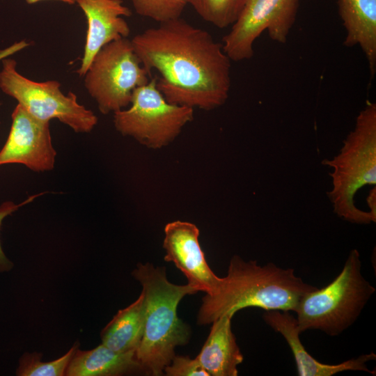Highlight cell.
Here are the masks:
<instances>
[{
  "instance_id": "22",
  "label": "cell",
  "mask_w": 376,
  "mask_h": 376,
  "mask_svg": "<svg viewBox=\"0 0 376 376\" xmlns=\"http://www.w3.org/2000/svg\"><path fill=\"white\" fill-rule=\"evenodd\" d=\"M42 194L32 195L25 201L19 204H15L12 201H6L0 205V229L3 219L10 215L12 213L17 210L21 206L31 203L36 198L40 196ZM14 267L13 262L5 254L0 240V272H8Z\"/></svg>"
},
{
  "instance_id": "21",
  "label": "cell",
  "mask_w": 376,
  "mask_h": 376,
  "mask_svg": "<svg viewBox=\"0 0 376 376\" xmlns=\"http://www.w3.org/2000/svg\"><path fill=\"white\" fill-rule=\"evenodd\" d=\"M168 376H210L197 359L175 355L164 369Z\"/></svg>"
},
{
  "instance_id": "2",
  "label": "cell",
  "mask_w": 376,
  "mask_h": 376,
  "mask_svg": "<svg viewBox=\"0 0 376 376\" xmlns=\"http://www.w3.org/2000/svg\"><path fill=\"white\" fill-rule=\"evenodd\" d=\"M316 288L297 276L292 268L273 263L261 266L235 255L217 290L203 298L197 322L212 324L224 314L234 315L247 307L295 311L301 298Z\"/></svg>"
},
{
  "instance_id": "24",
  "label": "cell",
  "mask_w": 376,
  "mask_h": 376,
  "mask_svg": "<svg viewBox=\"0 0 376 376\" xmlns=\"http://www.w3.org/2000/svg\"><path fill=\"white\" fill-rule=\"evenodd\" d=\"M367 204L368 205L369 212L375 217H376V187L374 186L369 191L368 196L366 198Z\"/></svg>"
},
{
  "instance_id": "12",
  "label": "cell",
  "mask_w": 376,
  "mask_h": 376,
  "mask_svg": "<svg viewBox=\"0 0 376 376\" xmlns=\"http://www.w3.org/2000/svg\"><path fill=\"white\" fill-rule=\"evenodd\" d=\"M76 3L87 22L84 54L77 70L84 77L102 47L130 35V29L124 17L131 16L132 12L122 0H76Z\"/></svg>"
},
{
  "instance_id": "3",
  "label": "cell",
  "mask_w": 376,
  "mask_h": 376,
  "mask_svg": "<svg viewBox=\"0 0 376 376\" xmlns=\"http://www.w3.org/2000/svg\"><path fill=\"white\" fill-rule=\"evenodd\" d=\"M133 276L142 286L144 297L143 336L135 357L144 370L152 375H162L175 354L177 346L186 345L190 330L178 316L180 300L198 290L190 285L171 283L164 267L139 263Z\"/></svg>"
},
{
  "instance_id": "16",
  "label": "cell",
  "mask_w": 376,
  "mask_h": 376,
  "mask_svg": "<svg viewBox=\"0 0 376 376\" xmlns=\"http://www.w3.org/2000/svg\"><path fill=\"white\" fill-rule=\"evenodd\" d=\"M141 369L135 352H116L103 344L75 352L65 371L67 376H117Z\"/></svg>"
},
{
  "instance_id": "6",
  "label": "cell",
  "mask_w": 376,
  "mask_h": 376,
  "mask_svg": "<svg viewBox=\"0 0 376 376\" xmlns=\"http://www.w3.org/2000/svg\"><path fill=\"white\" fill-rule=\"evenodd\" d=\"M130 107L113 113V125L151 149L173 142L194 119V109L169 102L157 87V77L133 91Z\"/></svg>"
},
{
  "instance_id": "17",
  "label": "cell",
  "mask_w": 376,
  "mask_h": 376,
  "mask_svg": "<svg viewBox=\"0 0 376 376\" xmlns=\"http://www.w3.org/2000/svg\"><path fill=\"white\" fill-rule=\"evenodd\" d=\"M144 297L121 309L102 330V344L116 352H136L141 342L144 325Z\"/></svg>"
},
{
  "instance_id": "20",
  "label": "cell",
  "mask_w": 376,
  "mask_h": 376,
  "mask_svg": "<svg viewBox=\"0 0 376 376\" xmlns=\"http://www.w3.org/2000/svg\"><path fill=\"white\" fill-rule=\"evenodd\" d=\"M136 13L157 22L180 17L187 0H130Z\"/></svg>"
},
{
  "instance_id": "15",
  "label": "cell",
  "mask_w": 376,
  "mask_h": 376,
  "mask_svg": "<svg viewBox=\"0 0 376 376\" xmlns=\"http://www.w3.org/2000/svg\"><path fill=\"white\" fill-rule=\"evenodd\" d=\"M339 15L346 30L344 45H359L368 62L370 75L376 71V0H338Z\"/></svg>"
},
{
  "instance_id": "26",
  "label": "cell",
  "mask_w": 376,
  "mask_h": 376,
  "mask_svg": "<svg viewBox=\"0 0 376 376\" xmlns=\"http://www.w3.org/2000/svg\"><path fill=\"white\" fill-rule=\"evenodd\" d=\"M0 105H1V103H0Z\"/></svg>"
},
{
  "instance_id": "14",
  "label": "cell",
  "mask_w": 376,
  "mask_h": 376,
  "mask_svg": "<svg viewBox=\"0 0 376 376\" xmlns=\"http://www.w3.org/2000/svg\"><path fill=\"white\" fill-rule=\"evenodd\" d=\"M233 315L224 314L212 322L206 341L196 359L210 376H237L244 359L231 329Z\"/></svg>"
},
{
  "instance_id": "23",
  "label": "cell",
  "mask_w": 376,
  "mask_h": 376,
  "mask_svg": "<svg viewBox=\"0 0 376 376\" xmlns=\"http://www.w3.org/2000/svg\"><path fill=\"white\" fill-rule=\"evenodd\" d=\"M29 45L30 43H29L26 40H21L13 43L10 46L2 50H0V61H2L3 58L10 57L11 55L24 49Z\"/></svg>"
},
{
  "instance_id": "18",
  "label": "cell",
  "mask_w": 376,
  "mask_h": 376,
  "mask_svg": "<svg viewBox=\"0 0 376 376\" xmlns=\"http://www.w3.org/2000/svg\"><path fill=\"white\" fill-rule=\"evenodd\" d=\"M76 342L62 357L50 361H42L40 352H25L19 359L16 375L18 376H63L68 364L79 348Z\"/></svg>"
},
{
  "instance_id": "9",
  "label": "cell",
  "mask_w": 376,
  "mask_h": 376,
  "mask_svg": "<svg viewBox=\"0 0 376 376\" xmlns=\"http://www.w3.org/2000/svg\"><path fill=\"white\" fill-rule=\"evenodd\" d=\"M299 5V0H244L237 19L222 40L224 51L231 61L250 59L255 40L266 30L272 40L285 43Z\"/></svg>"
},
{
  "instance_id": "7",
  "label": "cell",
  "mask_w": 376,
  "mask_h": 376,
  "mask_svg": "<svg viewBox=\"0 0 376 376\" xmlns=\"http://www.w3.org/2000/svg\"><path fill=\"white\" fill-rule=\"evenodd\" d=\"M131 40L121 38L104 47L94 56L84 75V86L102 114L125 109L133 91L150 80Z\"/></svg>"
},
{
  "instance_id": "8",
  "label": "cell",
  "mask_w": 376,
  "mask_h": 376,
  "mask_svg": "<svg viewBox=\"0 0 376 376\" xmlns=\"http://www.w3.org/2000/svg\"><path fill=\"white\" fill-rule=\"evenodd\" d=\"M1 61L0 90L33 117L45 122L57 119L77 133H88L97 125L95 113L79 104L72 92L64 94L58 81H33L17 72L14 59L8 57Z\"/></svg>"
},
{
  "instance_id": "4",
  "label": "cell",
  "mask_w": 376,
  "mask_h": 376,
  "mask_svg": "<svg viewBox=\"0 0 376 376\" xmlns=\"http://www.w3.org/2000/svg\"><path fill=\"white\" fill-rule=\"evenodd\" d=\"M322 164L329 166L331 189L327 192L334 212L357 224L375 223L376 217L357 207L354 196L366 185H376V104L368 102L339 152Z\"/></svg>"
},
{
  "instance_id": "5",
  "label": "cell",
  "mask_w": 376,
  "mask_h": 376,
  "mask_svg": "<svg viewBox=\"0 0 376 376\" xmlns=\"http://www.w3.org/2000/svg\"><path fill=\"white\" fill-rule=\"evenodd\" d=\"M376 289L361 273L357 249H352L341 272L327 285L305 294L295 312L300 331L341 334L358 319Z\"/></svg>"
},
{
  "instance_id": "1",
  "label": "cell",
  "mask_w": 376,
  "mask_h": 376,
  "mask_svg": "<svg viewBox=\"0 0 376 376\" xmlns=\"http://www.w3.org/2000/svg\"><path fill=\"white\" fill-rule=\"evenodd\" d=\"M130 40L141 65L159 73L157 87L169 102L210 111L228 100L231 60L206 30L178 17Z\"/></svg>"
},
{
  "instance_id": "11",
  "label": "cell",
  "mask_w": 376,
  "mask_h": 376,
  "mask_svg": "<svg viewBox=\"0 0 376 376\" xmlns=\"http://www.w3.org/2000/svg\"><path fill=\"white\" fill-rule=\"evenodd\" d=\"M197 226L188 221H174L164 228L163 248L164 260L172 262L186 276L188 284L198 291L212 295L218 289L221 278L210 269L201 247Z\"/></svg>"
},
{
  "instance_id": "25",
  "label": "cell",
  "mask_w": 376,
  "mask_h": 376,
  "mask_svg": "<svg viewBox=\"0 0 376 376\" xmlns=\"http://www.w3.org/2000/svg\"><path fill=\"white\" fill-rule=\"evenodd\" d=\"M28 4H34V3H38L41 1H45V0H24ZM56 1H62V2H64L65 3H68V4H70V5H72V4H75L76 3V0H56Z\"/></svg>"
},
{
  "instance_id": "19",
  "label": "cell",
  "mask_w": 376,
  "mask_h": 376,
  "mask_svg": "<svg viewBox=\"0 0 376 376\" xmlns=\"http://www.w3.org/2000/svg\"><path fill=\"white\" fill-rule=\"evenodd\" d=\"M244 0H187L205 21L223 29L237 19Z\"/></svg>"
},
{
  "instance_id": "10",
  "label": "cell",
  "mask_w": 376,
  "mask_h": 376,
  "mask_svg": "<svg viewBox=\"0 0 376 376\" xmlns=\"http://www.w3.org/2000/svg\"><path fill=\"white\" fill-rule=\"evenodd\" d=\"M11 117L10 132L0 150V166L19 164L35 172L52 170L56 151L52 143L49 122L33 117L19 104Z\"/></svg>"
},
{
  "instance_id": "13",
  "label": "cell",
  "mask_w": 376,
  "mask_h": 376,
  "mask_svg": "<svg viewBox=\"0 0 376 376\" xmlns=\"http://www.w3.org/2000/svg\"><path fill=\"white\" fill-rule=\"evenodd\" d=\"M263 319L266 324L285 339L293 354L298 375L331 376L347 370L363 371L375 375V371L368 369L366 363L375 360L373 352L350 359L340 363L327 364L316 360L305 349L299 338L301 332L297 320L290 311H265Z\"/></svg>"
}]
</instances>
